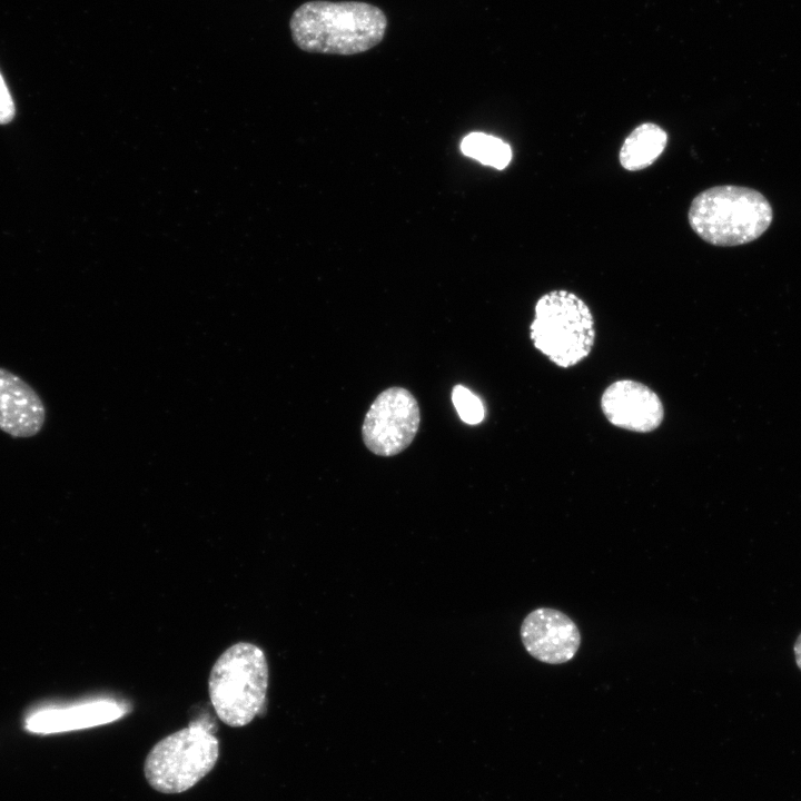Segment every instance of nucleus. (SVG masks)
<instances>
[{
    "label": "nucleus",
    "instance_id": "obj_11",
    "mask_svg": "<svg viewBox=\"0 0 801 801\" xmlns=\"http://www.w3.org/2000/svg\"><path fill=\"white\" fill-rule=\"evenodd\" d=\"M668 132L654 122L636 126L624 139L619 152L620 165L629 171L651 166L668 145Z\"/></svg>",
    "mask_w": 801,
    "mask_h": 801
},
{
    "label": "nucleus",
    "instance_id": "obj_2",
    "mask_svg": "<svg viewBox=\"0 0 801 801\" xmlns=\"http://www.w3.org/2000/svg\"><path fill=\"white\" fill-rule=\"evenodd\" d=\"M773 210L760 191L742 186L710 187L698 194L688 210L692 230L713 246L751 243L770 227Z\"/></svg>",
    "mask_w": 801,
    "mask_h": 801
},
{
    "label": "nucleus",
    "instance_id": "obj_4",
    "mask_svg": "<svg viewBox=\"0 0 801 801\" xmlns=\"http://www.w3.org/2000/svg\"><path fill=\"white\" fill-rule=\"evenodd\" d=\"M206 718L191 721L156 743L144 773L149 785L165 794L181 793L205 778L219 756V742Z\"/></svg>",
    "mask_w": 801,
    "mask_h": 801
},
{
    "label": "nucleus",
    "instance_id": "obj_10",
    "mask_svg": "<svg viewBox=\"0 0 801 801\" xmlns=\"http://www.w3.org/2000/svg\"><path fill=\"white\" fill-rule=\"evenodd\" d=\"M115 702L92 701L69 706H42L26 718V729L34 733H57L99 725L122 715Z\"/></svg>",
    "mask_w": 801,
    "mask_h": 801
},
{
    "label": "nucleus",
    "instance_id": "obj_1",
    "mask_svg": "<svg viewBox=\"0 0 801 801\" xmlns=\"http://www.w3.org/2000/svg\"><path fill=\"white\" fill-rule=\"evenodd\" d=\"M294 43L303 51L349 56L365 52L385 36L382 9L360 1H308L291 14Z\"/></svg>",
    "mask_w": 801,
    "mask_h": 801
},
{
    "label": "nucleus",
    "instance_id": "obj_8",
    "mask_svg": "<svg viewBox=\"0 0 801 801\" xmlns=\"http://www.w3.org/2000/svg\"><path fill=\"white\" fill-rule=\"evenodd\" d=\"M601 408L607 421L620 428L649 433L664 418L663 404L649 386L632 379H620L603 392Z\"/></svg>",
    "mask_w": 801,
    "mask_h": 801
},
{
    "label": "nucleus",
    "instance_id": "obj_7",
    "mask_svg": "<svg viewBox=\"0 0 801 801\" xmlns=\"http://www.w3.org/2000/svg\"><path fill=\"white\" fill-rule=\"evenodd\" d=\"M521 640L534 659L548 664L571 661L581 644L578 627L565 613L538 607L525 616Z\"/></svg>",
    "mask_w": 801,
    "mask_h": 801
},
{
    "label": "nucleus",
    "instance_id": "obj_5",
    "mask_svg": "<svg viewBox=\"0 0 801 801\" xmlns=\"http://www.w3.org/2000/svg\"><path fill=\"white\" fill-rule=\"evenodd\" d=\"M530 326L534 347L562 368L586 358L595 342L594 318L586 303L572 291L544 294Z\"/></svg>",
    "mask_w": 801,
    "mask_h": 801
},
{
    "label": "nucleus",
    "instance_id": "obj_9",
    "mask_svg": "<svg viewBox=\"0 0 801 801\" xmlns=\"http://www.w3.org/2000/svg\"><path fill=\"white\" fill-rule=\"evenodd\" d=\"M46 408L37 392L12 372L0 367V429L14 438L37 435Z\"/></svg>",
    "mask_w": 801,
    "mask_h": 801
},
{
    "label": "nucleus",
    "instance_id": "obj_15",
    "mask_svg": "<svg viewBox=\"0 0 801 801\" xmlns=\"http://www.w3.org/2000/svg\"><path fill=\"white\" fill-rule=\"evenodd\" d=\"M793 653L797 666L801 671V633L798 635L794 645H793Z\"/></svg>",
    "mask_w": 801,
    "mask_h": 801
},
{
    "label": "nucleus",
    "instance_id": "obj_14",
    "mask_svg": "<svg viewBox=\"0 0 801 801\" xmlns=\"http://www.w3.org/2000/svg\"><path fill=\"white\" fill-rule=\"evenodd\" d=\"M14 116V103L0 73V123L9 122Z\"/></svg>",
    "mask_w": 801,
    "mask_h": 801
},
{
    "label": "nucleus",
    "instance_id": "obj_3",
    "mask_svg": "<svg viewBox=\"0 0 801 801\" xmlns=\"http://www.w3.org/2000/svg\"><path fill=\"white\" fill-rule=\"evenodd\" d=\"M268 689V664L260 647L239 642L229 646L209 673L208 691L217 716L225 724H249L264 709Z\"/></svg>",
    "mask_w": 801,
    "mask_h": 801
},
{
    "label": "nucleus",
    "instance_id": "obj_13",
    "mask_svg": "<svg viewBox=\"0 0 801 801\" xmlns=\"http://www.w3.org/2000/svg\"><path fill=\"white\" fill-rule=\"evenodd\" d=\"M452 400L464 423L475 425L483 421L485 412L482 400L465 386L456 385L453 388Z\"/></svg>",
    "mask_w": 801,
    "mask_h": 801
},
{
    "label": "nucleus",
    "instance_id": "obj_6",
    "mask_svg": "<svg viewBox=\"0 0 801 801\" xmlns=\"http://www.w3.org/2000/svg\"><path fill=\"white\" fill-rule=\"evenodd\" d=\"M421 423L419 406L406 388L389 387L374 399L365 415L362 437L378 456H394L414 441Z\"/></svg>",
    "mask_w": 801,
    "mask_h": 801
},
{
    "label": "nucleus",
    "instance_id": "obj_12",
    "mask_svg": "<svg viewBox=\"0 0 801 801\" xmlns=\"http://www.w3.org/2000/svg\"><path fill=\"white\" fill-rule=\"evenodd\" d=\"M462 152L482 165L504 169L512 160V149L504 140L484 134L472 132L461 142Z\"/></svg>",
    "mask_w": 801,
    "mask_h": 801
}]
</instances>
